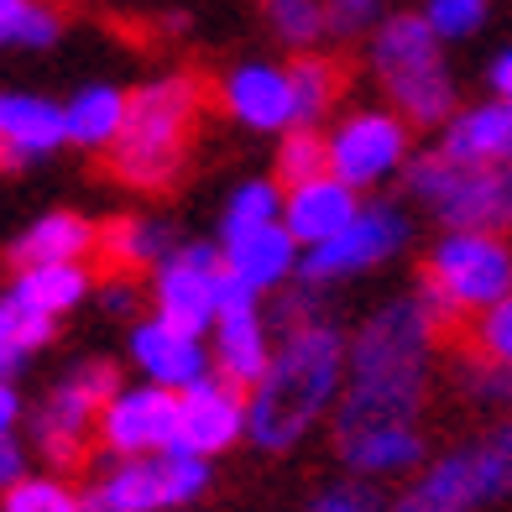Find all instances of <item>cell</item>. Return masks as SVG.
I'll use <instances>...</instances> for the list:
<instances>
[{"instance_id": "1", "label": "cell", "mask_w": 512, "mask_h": 512, "mask_svg": "<svg viewBox=\"0 0 512 512\" xmlns=\"http://www.w3.org/2000/svg\"><path fill=\"white\" fill-rule=\"evenodd\" d=\"M429 345H434V324L418 298H392L382 314H371V324L351 345L335 434L413 424L429 387Z\"/></svg>"}, {"instance_id": "2", "label": "cell", "mask_w": 512, "mask_h": 512, "mask_svg": "<svg viewBox=\"0 0 512 512\" xmlns=\"http://www.w3.org/2000/svg\"><path fill=\"white\" fill-rule=\"evenodd\" d=\"M345 366H351V351H345L340 330H330V324L288 330L283 345L272 351L267 377L251 387L246 434L262 450H293L345 392Z\"/></svg>"}, {"instance_id": "3", "label": "cell", "mask_w": 512, "mask_h": 512, "mask_svg": "<svg viewBox=\"0 0 512 512\" xmlns=\"http://www.w3.org/2000/svg\"><path fill=\"white\" fill-rule=\"evenodd\" d=\"M204 89L194 79H157L131 95L126 126L110 142V178L136 194H168L189 168Z\"/></svg>"}, {"instance_id": "4", "label": "cell", "mask_w": 512, "mask_h": 512, "mask_svg": "<svg viewBox=\"0 0 512 512\" xmlns=\"http://www.w3.org/2000/svg\"><path fill=\"white\" fill-rule=\"evenodd\" d=\"M512 293V251L497 230H450L418 272V304L434 324V345L455 340L465 319Z\"/></svg>"}, {"instance_id": "5", "label": "cell", "mask_w": 512, "mask_h": 512, "mask_svg": "<svg viewBox=\"0 0 512 512\" xmlns=\"http://www.w3.org/2000/svg\"><path fill=\"white\" fill-rule=\"evenodd\" d=\"M209 465L194 450L126 455L84 492V512H183L204 497Z\"/></svg>"}, {"instance_id": "6", "label": "cell", "mask_w": 512, "mask_h": 512, "mask_svg": "<svg viewBox=\"0 0 512 512\" xmlns=\"http://www.w3.org/2000/svg\"><path fill=\"white\" fill-rule=\"evenodd\" d=\"M121 392V382H115V366L110 361H84L74 366L68 377L42 398L37 418H32V439L37 450L48 455L53 465H63V471H74V465H84L89 445H95L100 434V418L110 408V398Z\"/></svg>"}, {"instance_id": "7", "label": "cell", "mask_w": 512, "mask_h": 512, "mask_svg": "<svg viewBox=\"0 0 512 512\" xmlns=\"http://www.w3.org/2000/svg\"><path fill=\"white\" fill-rule=\"evenodd\" d=\"M408 194L424 199L450 230H502L512 220L507 173L455 162L450 152H429L408 168Z\"/></svg>"}, {"instance_id": "8", "label": "cell", "mask_w": 512, "mask_h": 512, "mask_svg": "<svg viewBox=\"0 0 512 512\" xmlns=\"http://www.w3.org/2000/svg\"><path fill=\"white\" fill-rule=\"evenodd\" d=\"M408 241V215L392 204H361V215L340 230L335 241L314 246L304 262H298V277H304L309 288L319 283H335V277H351V272H366L387 262L392 251Z\"/></svg>"}, {"instance_id": "9", "label": "cell", "mask_w": 512, "mask_h": 512, "mask_svg": "<svg viewBox=\"0 0 512 512\" xmlns=\"http://www.w3.org/2000/svg\"><path fill=\"white\" fill-rule=\"evenodd\" d=\"M220 288H225V262L215 246H183L168 251L157 267V314L189 335H204L220 319Z\"/></svg>"}, {"instance_id": "10", "label": "cell", "mask_w": 512, "mask_h": 512, "mask_svg": "<svg viewBox=\"0 0 512 512\" xmlns=\"http://www.w3.org/2000/svg\"><path fill=\"white\" fill-rule=\"evenodd\" d=\"M403 157H408V121L392 110H356L330 136V168L351 189L382 183L387 173L403 168Z\"/></svg>"}, {"instance_id": "11", "label": "cell", "mask_w": 512, "mask_h": 512, "mask_svg": "<svg viewBox=\"0 0 512 512\" xmlns=\"http://www.w3.org/2000/svg\"><path fill=\"white\" fill-rule=\"evenodd\" d=\"M100 439L110 455H162L178 445V392L173 387H121L100 418Z\"/></svg>"}, {"instance_id": "12", "label": "cell", "mask_w": 512, "mask_h": 512, "mask_svg": "<svg viewBox=\"0 0 512 512\" xmlns=\"http://www.w3.org/2000/svg\"><path fill=\"white\" fill-rule=\"evenodd\" d=\"M215 366L220 377L236 387H256L272 366V345H267V324L256 314V293L225 272L220 288V319H215Z\"/></svg>"}, {"instance_id": "13", "label": "cell", "mask_w": 512, "mask_h": 512, "mask_svg": "<svg viewBox=\"0 0 512 512\" xmlns=\"http://www.w3.org/2000/svg\"><path fill=\"white\" fill-rule=\"evenodd\" d=\"M246 387L230 377H204L178 392V450L194 455H220L246 434Z\"/></svg>"}, {"instance_id": "14", "label": "cell", "mask_w": 512, "mask_h": 512, "mask_svg": "<svg viewBox=\"0 0 512 512\" xmlns=\"http://www.w3.org/2000/svg\"><path fill=\"white\" fill-rule=\"evenodd\" d=\"M486 502H497V492H492V476L481 465V450L460 445L450 455H439L387 512H476Z\"/></svg>"}, {"instance_id": "15", "label": "cell", "mask_w": 512, "mask_h": 512, "mask_svg": "<svg viewBox=\"0 0 512 512\" xmlns=\"http://www.w3.org/2000/svg\"><path fill=\"white\" fill-rule=\"evenodd\" d=\"M131 356H136V366H142L157 387H173V392H183V387H194V382L209 377V356H204L199 335L178 330V324H168L162 314L147 319V324H136Z\"/></svg>"}, {"instance_id": "16", "label": "cell", "mask_w": 512, "mask_h": 512, "mask_svg": "<svg viewBox=\"0 0 512 512\" xmlns=\"http://www.w3.org/2000/svg\"><path fill=\"white\" fill-rule=\"evenodd\" d=\"M356 215H361L356 189L345 178H335V173L319 178V183H304V189H288V199H283V225H288V236L298 246L335 241Z\"/></svg>"}, {"instance_id": "17", "label": "cell", "mask_w": 512, "mask_h": 512, "mask_svg": "<svg viewBox=\"0 0 512 512\" xmlns=\"http://www.w3.org/2000/svg\"><path fill=\"white\" fill-rule=\"evenodd\" d=\"M225 110L236 115L241 126L251 131H277V126H293L298 110H293V79L288 68H267V63H246L225 79Z\"/></svg>"}, {"instance_id": "18", "label": "cell", "mask_w": 512, "mask_h": 512, "mask_svg": "<svg viewBox=\"0 0 512 512\" xmlns=\"http://www.w3.org/2000/svg\"><path fill=\"white\" fill-rule=\"evenodd\" d=\"M168 236L152 220H110L95 230V277L100 283H136L147 267L168 262Z\"/></svg>"}, {"instance_id": "19", "label": "cell", "mask_w": 512, "mask_h": 512, "mask_svg": "<svg viewBox=\"0 0 512 512\" xmlns=\"http://www.w3.org/2000/svg\"><path fill=\"white\" fill-rule=\"evenodd\" d=\"M335 450L345 471L356 476H403L424 460V434H418V424H377V429L335 434Z\"/></svg>"}, {"instance_id": "20", "label": "cell", "mask_w": 512, "mask_h": 512, "mask_svg": "<svg viewBox=\"0 0 512 512\" xmlns=\"http://www.w3.org/2000/svg\"><path fill=\"white\" fill-rule=\"evenodd\" d=\"M455 162H476V168H512V100H492V105H476L455 115L445 126V147Z\"/></svg>"}, {"instance_id": "21", "label": "cell", "mask_w": 512, "mask_h": 512, "mask_svg": "<svg viewBox=\"0 0 512 512\" xmlns=\"http://www.w3.org/2000/svg\"><path fill=\"white\" fill-rule=\"evenodd\" d=\"M0 142H6V162L42 157L58 142H68V110L32 100V95H0Z\"/></svg>"}, {"instance_id": "22", "label": "cell", "mask_w": 512, "mask_h": 512, "mask_svg": "<svg viewBox=\"0 0 512 512\" xmlns=\"http://www.w3.org/2000/svg\"><path fill=\"white\" fill-rule=\"evenodd\" d=\"M293 246L298 241L288 236V225H262V230H251V236L225 241V272L236 277V283H246L251 293H267L272 283L288 277Z\"/></svg>"}, {"instance_id": "23", "label": "cell", "mask_w": 512, "mask_h": 512, "mask_svg": "<svg viewBox=\"0 0 512 512\" xmlns=\"http://www.w3.org/2000/svg\"><path fill=\"white\" fill-rule=\"evenodd\" d=\"M371 58H377V74L382 79H403V74H418V68H439V32L429 27V16H392L382 21L377 42H371Z\"/></svg>"}, {"instance_id": "24", "label": "cell", "mask_w": 512, "mask_h": 512, "mask_svg": "<svg viewBox=\"0 0 512 512\" xmlns=\"http://www.w3.org/2000/svg\"><path fill=\"white\" fill-rule=\"evenodd\" d=\"M95 230H100V225H89V220H79V215H68V209H53V215H48V220H37V225H32L6 256H11V267H16V272L48 267V262H74V256L95 251Z\"/></svg>"}, {"instance_id": "25", "label": "cell", "mask_w": 512, "mask_h": 512, "mask_svg": "<svg viewBox=\"0 0 512 512\" xmlns=\"http://www.w3.org/2000/svg\"><path fill=\"white\" fill-rule=\"evenodd\" d=\"M288 79H293V110H298V121L293 126H314L324 110H330L345 89V79H351V68H345L340 58H319V53H298L288 63Z\"/></svg>"}, {"instance_id": "26", "label": "cell", "mask_w": 512, "mask_h": 512, "mask_svg": "<svg viewBox=\"0 0 512 512\" xmlns=\"http://www.w3.org/2000/svg\"><path fill=\"white\" fill-rule=\"evenodd\" d=\"M126 110H131V95H121L110 84L79 89L74 105H68V142L74 147H110L126 126Z\"/></svg>"}, {"instance_id": "27", "label": "cell", "mask_w": 512, "mask_h": 512, "mask_svg": "<svg viewBox=\"0 0 512 512\" xmlns=\"http://www.w3.org/2000/svg\"><path fill=\"white\" fill-rule=\"evenodd\" d=\"M392 105L408 126H439L455 115V84L445 74V63L439 68H418V74H403V79H382Z\"/></svg>"}, {"instance_id": "28", "label": "cell", "mask_w": 512, "mask_h": 512, "mask_svg": "<svg viewBox=\"0 0 512 512\" xmlns=\"http://www.w3.org/2000/svg\"><path fill=\"white\" fill-rule=\"evenodd\" d=\"M11 293L21 298V304H32L42 314H63V309H74L79 298L89 293V277L74 267V262H48V267H27V272H16V283Z\"/></svg>"}, {"instance_id": "29", "label": "cell", "mask_w": 512, "mask_h": 512, "mask_svg": "<svg viewBox=\"0 0 512 512\" xmlns=\"http://www.w3.org/2000/svg\"><path fill=\"white\" fill-rule=\"evenodd\" d=\"M330 142L314 131V126H288L283 147H277V162H272V178L283 189H304V183H319L330 178Z\"/></svg>"}, {"instance_id": "30", "label": "cell", "mask_w": 512, "mask_h": 512, "mask_svg": "<svg viewBox=\"0 0 512 512\" xmlns=\"http://www.w3.org/2000/svg\"><path fill=\"white\" fill-rule=\"evenodd\" d=\"M455 345L465 356L486 361V366L512 371V293L502 298V304H492V309H481V314L465 319V330L455 335Z\"/></svg>"}, {"instance_id": "31", "label": "cell", "mask_w": 512, "mask_h": 512, "mask_svg": "<svg viewBox=\"0 0 512 512\" xmlns=\"http://www.w3.org/2000/svg\"><path fill=\"white\" fill-rule=\"evenodd\" d=\"M63 32V11L48 6V0H11L0 11V42L11 48H48Z\"/></svg>"}, {"instance_id": "32", "label": "cell", "mask_w": 512, "mask_h": 512, "mask_svg": "<svg viewBox=\"0 0 512 512\" xmlns=\"http://www.w3.org/2000/svg\"><path fill=\"white\" fill-rule=\"evenodd\" d=\"M283 215V199H277V183H241L236 194H230V209H225V225L220 236L236 241V236H251V230L262 225H277Z\"/></svg>"}, {"instance_id": "33", "label": "cell", "mask_w": 512, "mask_h": 512, "mask_svg": "<svg viewBox=\"0 0 512 512\" xmlns=\"http://www.w3.org/2000/svg\"><path fill=\"white\" fill-rule=\"evenodd\" d=\"M0 512H84V492L63 476H27L0 497Z\"/></svg>"}, {"instance_id": "34", "label": "cell", "mask_w": 512, "mask_h": 512, "mask_svg": "<svg viewBox=\"0 0 512 512\" xmlns=\"http://www.w3.org/2000/svg\"><path fill=\"white\" fill-rule=\"evenodd\" d=\"M267 21L272 32L293 42V48H304V42H319L330 32V21H324V0H267Z\"/></svg>"}, {"instance_id": "35", "label": "cell", "mask_w": 512, "mask_h": 512, "mask_svg": "<svg viewBox=\"0 0 512 512\" xmlns=\"http://www.w3.org/2000/svg\"><path fill=\"white\" fill-rule=\"evenodd\" d=\"M309 512H382V497L361 481H330V486H319Z\"/></svg>"}, {"instance_id": "36", "label": "cell", "mask_w": 512, "mask_h": 512, "mask_svg": "<svg viewBox=\"0 0 512 512\" xmlns=\"http://www.w3.org/2000/svg\"><path fill=\"white\" fill-rule=\"evenodd\" d=\"M486 21V0H429V27L439 37H471Z\"/></svg>"}, {"instance_id": "37", "label": "cell", "mask_w": 512, "mask_h": 512, "mask_svg": "<svg viewBox=\"0 0 512 512\" xmlns=\"http://www.w3.org/2000/svg\"><path fill=\"white\" fill-rule=\"evenodd\" d=\"M6 324H11V335H16V345L21 351H37V345H48L53 340V314H42V309H32V304H21L16 293H6Z\"/></svg>"}, {"instance_id": "38", "label": "cell", "mask_w": 512, "mask_h": 512, "mask_svg": "<svg viewBox=\"0 0 512 512\" xmlns=\"http://www.w3.org/2000/svg\"><path fill=\"white\" fill-rule=\"evenodd\" d=\"M377 0H324V21H330L335 37H356L377 21Z\"/></svg>"}, {"instance_id": "39", "label": "cell", "mask_w": 512, "mask_h": 512, "mask_svg": "<svg viewBox=\"0 0 512 512\" xmlns=\"http://www.w3.org/2000/svg\"><path fill=\"white\" fill-rule=\"evenodd\" d=\"M16 481H27V455H21V445L11 434H0V497H6Z\"/></svg>"}, {"instance_id": "40", "label": "cell", "mask_w": 512, "mask_h": 512, "mask_svg": "<svg viewBox=\"0 0 512 512\" xmlns=\"http://www.w3.org/2000/svg\"><path fill=\"white\" fill-rule=\"evenodd\" d=\"M27 361V351L16 345V335H11V324H6V309H0V377H11V371Z\"/></svg>"}, {"instance_id": "41", "label": "cell", "mask_w": 512, "mask_h": 512, "mask_svg": "<svg viewBox=\"0 0 512 512\" xmlns=\"http://www.w3.org/2000/svg\"><path fill=\"white\" fill-rule=\"evenodd\" d=\"M16 418H21V398H16L11 382H0V434H11Z\"/></svg>"}, {"instance_id": "42", "label": "cell", "mask_w": 512, "mask_h": 512, "mask_svg": "<svg viewBox=\"0 0 512 512\" xmlns=\"http://www.w3.org/2000/svg\"><path fill=\"white\" fill-rule=\"evenodd\" d=\"M507 204H512V168H507Z\"/></svg>"}, {"instance_id": "43", "label": "cell", "mask_w": 512, "mask_h": 512, "mask_svg": "<svg viewBox=\"0 0 512 512\" xmlns=\"http://www.w3.org/2000/svg\"><path fill=\"white\" fill-rule=\"evenodd\" d=\"M0 162H6V142H0Z\"/></svg>"}, {"instance_id": "44", "label": "cell", "mask_w": 512, "mask_h": 512, "mask_svg": "<svg viewBox=\"0 0 512 512\" xmlns=\"http://www.w3.org/2000/svg\"><path fill=\"white\" fill-rule=\"evenodd\" d=\"M6 6H11V0H0V11H6Z\"/></svg>"}]
</instances>
